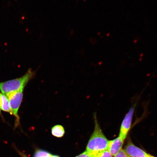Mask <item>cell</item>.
<instances>
[{
  "label": "cell",
  "mask_w": 157,
  "mask_h": 157,
  "mask_svg": "<svg viewBox=\"0 0 157 157\" xmlns=\"http://www.w3.org/2000/svg\"><path fill=\"white\" fill-rule=\"evenodd\" d=\"M93 117L95 127L88 141L86 150L91 156L102 151L108 150L109 142L100 127L97 113H94Z\"/></svg>",
  "instance_id": "obj_1"
},
{
  "label": "cell",
  "mask_w": 157,
  "mask_h": 157,
  "mask_svg": "<svg viewBox=\"0 0 157 157\" xmlns=\"http://www.w3.org/2000/svg\"><path fill=\"white\" fill-rule=\"evenodd\" d=\"M35 72L29 68L26 73L21 77L15 79L0 82V91L2 94L7 96L19 90L24 89L27 83L35 77Z\"/></svg>",
  "instance_id": "obj_2"
},
{
  "label": "cell",
  "mask_w": 157,
  "mask_h": 157,
  "mask_svg": "<svg viewBox=\"0 0 157 157\" xmlns=\"http://www.w3.org/2000/svg\"><path fill=\"white\" fill-rule=\"evenodd\" d=\"M23 91L24 89H22L6 96L8 98L10 107L12 112L13 115L14 116L15 118L14 125L15 128H16L20 125L18 111L22 101Z\"/></svg>",
  "instance_id": "obj_3"
},
{
  "label": "cell",
  "mask_w": 157,
  "mask_h": 157,
  "mask_svg": "<svg viewBox=\"0 0 157 157\" xmlns=\"http://www.w3.org/2000/svg\"><path fill=\"white\" fill-rule=\"evenodd\" d=\"M136 105V103H135L130 108L128 112L125 115L121 123L119 136L124 141L125 139L126 138L127 135L131 129L133 117Z\"/></svg>",
  "instance_id": "obj_4"
},
{
  "label": "cell",
  "mask_w": 157,
  "mask_h": 157,
  "mask_svg": "<svg viewBox=\"0 0 157 157\" xmlns=\"http://www.w3.org/2000/svg\"><path fill=\"white\" fill-rule=\"evenodd\" d=\"M124 150L130 157H147L148 155L144 151L135 146L130 140L128 142Z\"/></svg>",
  "instance_id": "obj_5"
},
{
  "label": "cell",
  "mask_w": 157,
  "mask_h": 157,
  "mask_svg": "<svg viewBox=\"0 0 157 157\" xmlns=\"http://www.w3.org/2000/svg\"><path fill=\"white\" fill-rule=\"evenodd\" d=\"M124 142L119 136L113 140H109L108 150L113 156H115L122 150Z\"/></svg>",
  "instance_id": "obj_6"
},
{
  "label": "cell",
  "mask_w": 157,
  "mask_h": 157,
  "mask_svg": "<svg viewBox=\"0 0 157 157\" xmlns=\"http://www.w3.org/2000/svg\"><path fill=\"white\" fill-rule=\"evenodd\" d=\"M1 98V110L8 113L11 115H13L12 112L10 107L9 101L8 98L4 94L0 93Z\"/></svg>",
  "instance_id": "obj_7"
},
{
  "label": "cell",
  "mask_w": 157,
  "mask_h": 157,
  "mask_svg": "<svg viewBox=\"0 0 157 157\" xmlns=\"http://www.w3.org/2000/svg\"><path fill=\"white\" fill-rule=\"evenodd\" d=\"M51 131L53 136L58 138L63 137L65 133L64 128L61 125H54L52 128Z\"/></svg>",
  "instance_id": "obj_8"
},
{
  "label": "cell",
  "mask_w": 157,
  "mask_h": 157,
  "mask_svg": "<svg viewBox=\"0 0 157 157\" xmlns=\"http://www.w3.org/2000/svg\"><path fill=\"white\" fill-rule=\"evenodd\" d=\"M34 157H59L56 155H53L50 153L43 150H38L35 152Z\"/></svg>",
  "instance_id": "obj_9"
},
{
  "label": "cell",
  "mask_w": 157,
  "mask_h": 157,
  "mask_svg": "<svg viewBox=\"0 0 157 157\" xmlns=\"http://www.w3.org/2000/svg\"><path fill=\"white\" fill-rule=\"evenodd\" d=\"M91 156V157H113V156L109 151L106 150L98 153Z\"/></svg>",
  "instance_id": "obj_10"
},
{
  "label": "cell",
  "mask_w": 157,
  "mask_h": 157,
  "mask_svg": "<svg viewBox=\"0 0 157 157\" xmlns=\"http://www.w3.org/2000/svg\"><path fill=\"white\" fill-rule=\"evenodd\" d=\"M114 157H130L127 155L124 150H121L116 155H115Z\"/></svg>",
  "instance_id": "obj_11"
},
{
  "label": "cell",
  "mask_w": 157,
  "mask_h": 157,
  "mask_svg": "<svg viewBox=\"0 0 157 157\" xmlns=\"http://www.w3.org/2000/svg\"><path fill=\"white\" fill-rule=\"evenodd\" d=\"M75 157H91V156L85 151V152L82 153V154L78 155Z\"/></svg>",
  "instance_id": "obj_12"
},
{
  "label": "cell",
  "mask_w": 157,
  "mask_h": 157,
  "mask_svg": "<svg viewBox=\"0 0 157 157\" xmlns=\"http://www.w3.org/2000/svg\"><path fill=\"white\" fill-rule=\"evenodd\" d=\"M1 98H0V115L1 116V117L3 119V120H4V119H3V117L2 115V113H1Z\"/></svg>",
  "instance_id": "obj_13"
},
{
  "label": "cell",
  "mask_w": 157,
  "mask_h": 157,
  "mask_svg": "<svg viewBox=\"0 0 157 157\" xmlns=\"http://www.w3.org/2000/svg\"><path fill=\"white\" fill-rule=\"evenodd\" d=\"M147 157H155L152 155H150L148 154V156H147Z\"/></svg>",
  "instance_id": "obj_14"
}]
</instances>
